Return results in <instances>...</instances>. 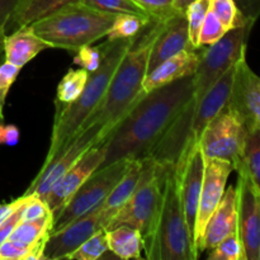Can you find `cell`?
<instances>
[{
	"label": "cell",
	"mask_w": 260,
	"mask_h": 260,
	"mask_svg": "<svg viewBox=\"0 0 260 260\" xmlns=\"http://www.w3.org/2000/svg\"><path fill=\"white\" fill-rule=\"evenodd\" d=\"M194 93V79L187 76L145 93L104 137L106 157L99 169L119 160H142L184 109Z\"/></svg>",
	"instance_id": "1"
},
{
	"label": "cell",
	"mask_w": 260,
	"mask_h": 260,
	"mask_svg": "<svg viewBox=\"0 0 260 260\" xmlns=\"http://www.w3.org/2000/svg\"><path fill=\"white\" fill-rule=\"evenodd\" d=\"M146 32L140 41H135L124 53L123 58L117 66L103 101L98 108L85 119L80 128L96 123L103 129L106 137L112 128L123 118L127 112L135 106L145 94L142 89L147 74V62L152 43L160 28V22L150 23ZM79 128V129H80Z\"/></svg>",
	"instance_id": "2"
},
{
	"label": "cell",
	"mask_w": 260,
	"mask_h": 260,
	"mask_svg": "<svg viewBox=\"0 0 260 260\" xmlns=\"http://www.w3.org/2000/svg\"><path fill=\"white\" fill-rule=\"evenodd\" d=\"M136 40L137 38L107 41L101 46L103 53L101 66L94 73L89 74V79L83 93L73 103L56 108L50 149L43 165L48 164L53 159V156L79 131L85 119L98 108L106 95L117 66Z\"/></svg>",
	"instance_id": "3"
},
{
	"label": "cell",
	"mask_w": 260,
	"mask_h": 260,
	"mask_svg": "<svg viewBox=\"0 0 260 260\" xmlns=\"http://www.w3.org/2000/svg\"><path fill=\"white\" fill-rule=\"evenodd\" d=\"M116 15L93 9L81 2L69 3L30 23L33 32L52 48L78 51L106 37Z\"/></svg>",
	"instance_id": "4"
},
{
	"label": "cell",
	"mask_w": 260,
	"mask_h": 260,
	"mask_svg": "<svg viewBox=\"0 0 260 260\" xmlns=\"http://www.w3.org/2000/svg\"><path fill=\"white\" fill-rule=\"evenodd\" d=\"M161 207L156 229L149 245L144 249L151 260H197L192 235L188 230L180 202L178 167L162 169Z\"/></svg>",
	"instance_id": "5"
},
{
	"label": "cell",
	"mask_w": 260,
	"mask_h": 260,
	"mask_svg": "<svg viewBox=\"0 0 260 260\" xmlns=\"http://www.w3.org/2000/svg\"><path fill=\"white\" fill-rule=\"evenodd\" d=\"M162 173L151 159H142V174L136 190L113 216L107 230L119 225H129L140 231L144 240V249L151 241L156 229L161 207Z\"/></svg>",
	"instance_id": "6"
},
{
	"label": "cell",
	"mask_w": 260,
	"mask_h": 260,
	"mask_svg": "<svg viewBox=\"0 0 260 260\" xmlns=\"http://www.w3.org/2000/svg\"><path fill=\"white\" fill-rule=\"evenodd\" d=\"M253 27L254 24H244L229 29L217 42L210 45V47L202 48L200 65L193 75V99L196 104L223 73L236 65V62L246 55V45Z\"/></svg>",
	"instance_id": "7"
},
{
	"label": "cell",
	"mask_w": 260,
	"mask_h": 260,
	"mask_svg": "<svg viewBox=\"0 0 260 260\" xmlns=\"http://www.w3.org/2000/svg\"><path fill=\"white\" fill-rule=\"evenodd\" d=\"M132 160H119L102 169H96L84 184L74 193L68 203L53 216L51 234L61 230L76 218L86 215L90 211L101 207L113 190L117 183L122 179L129 168Z\"/></svg>",
	"instance_id": "8"
},
{
	"label": "cell",
	"mask_w": 260,
	"mask_h": 260,
	"mask_svg": "<svg viewBox=\"0 0 260 260\" xmlns=\"http://www.w3.org/2000/svg\"><path fill=\"white\" fill-rule=\"evenodd\" d=\"M248 132L238 114L226 106L206 126L198 144L206 159L228 160L235 170L243 159Z\"/></svg>",
	"instance_id": "9"
},
{
	"label": "cell",
	"mask_w": 260,
	"mask_h": 260,
	"mask_svg": "<svg viewBox=\"0 0 260 260\" xmlns=\"http://www.w3.org/2000/svg\"><path fill=\"white\" fill-rule=\"evenodd\" d=\"M103 139V129L96 123L89 124L79 129L69 140L68 144L53 156V159L48 164L43 165L24 194H36L46 202L51 188L90 147L101 142Z\"/></svg>",
	"instance_id": "10"
},
{
	"label": "cell",
	"mask_w": 260,
	"mask_h": 260,
	"mask_svg": "<svg viewBox=\"0 0 260 260\" xmlns=\"http://www.w3.org/2000/svg\"><path fill=\"white\" fill-rule=\"evenodd\" d=\"M177 167L179 174L178 188H179L180 202H182L188 230L194 243L196 221H197L198 206H200L203 175H205V156L198 142L192 141L188 145L180 156Z\"/></svg>",
	"instance_id": "11"
},
{
	"label": "cell",
	"mask_w": 260,
	"mask_h": 260,
	"mask_svg": "<svg viewBox=\"0 0 260 260\" xmlns=\"http://www.w3.org/2000/svg\"><path fill=\"white\" fill-rule=\"evenodd\" d=\"M236 172L238 233L243 244L245 260H258L260 248V194L243 170Z\"/></svg>",
	"instance_id": "12"
},
{
	"label": "cell",
	"mask_w": 260,
	"mask_h": 260,
	"mask_svg": "<svg viewBox=\"0 0 260 260\" xmlns=\"http://www.w3.org/2000/svg\"><path fill=\"white\" fill-rule=\"evenodd\" d=\"M109 217L98 207L76 218L61 230L50 234L43 250V260L68 259L84 241L102 229L108 228Z\"/></svg>",
	"instance_id": "13"
},
{
	"label": "cell",
	"mask_w": 260,
	"mask_h": 260,
	"mask_svg": "<svg viewBox=\"0 0 260 260\" xmlns=\"http://www.w3.org/2000/svg\"><path fill=\"white\" fill-rule=\"evenodd\" d=\"M228 107L238 114L248 131L260 129V76L248 65L246 55L236 62Z\"/></svg>",
	"instance_id": "14"
},
{
	"label": "cell",
	"mask_w": 260,
	"mask_h": 260,
	"mask_svg": "<svg viewBox=\"0 0 260 260\" xmlns=\"http://www.w3.org/2000/svg\"><path fill=\"white\" fill-rule=\"evenodd\" d=\"M233 170V164L228 160L206 159L205 157V175H203L194 233V245L198 255L201 253V239H202L203 231L225 194L226 183Z\"/></svg>",
	"instance_id": "15"
},
{
	"label": "cell",
	"mask_w": 260,
	"mask_h": 260,
	"mask_svg": "<svg viewBox=\"0 0 260 260\" xmlns=\"http://www.w3.org/2000/svg\"><path fill=\"white\" fill-rule=\"evenodd\" d=\"M106 157L104 140L94 145L88 150L65 174L51 188L46 198V205L52 212V216L57 215L61 208L70 201L74 193L84 184L86 179L99 169Z\"/></svg>",
	"instance_id": "16"
},
{
	"label": "cell",
	"mask_w": 260,
	"mask_h": 260,
	"mask_svg": "<svg viewBox=\"0 0 260 260\" xmlns=\"http://www.w3.org/2000/svg\"><path fill=\"white\" fill-rule=\"evenodd\" d=\"M194 109L196 103L192 98L150 151L147 157L161 169L177 165L188 145L194 141L192 135Z\"/></svg>",
	"instance_id": "17"
},
{
	"label": "cell",
	"mask_w": 260,
	"mask_h": 260,
	"mask_svg": "<svg viewBox=\"0 0 260 260\" xmlns=\"http://www.w3.org/2000/svg\"><path fill=\"white\" fill-rule=\"evenodd\" d=\"M184 50H193L189 43L188 23L185 14H179L165 22H160L159 32L152 43L147 62V73L157 65Z\"/></svg>",
	"instance_id": "18"
},
{
	"label": "cell",
	"mask_w": 260,
	"mask_h": 260,
	"mask_svg": "<svg viewBox=\"0 0 260 260\" xmlns=\"http://www.w3.org/2000/svg\"><path fill=\"white\" fill-rule=\"evenodd\" d=\"M235 70L236 65L231 66L196 104L192 123V135L196 142H198L206 126L228 106L233 90Z\"/></svg>",
	"instance_id": "19"
},
{
	"label": "cell",
	"mask_w": 260,
	"mask_h": 260,
	"mask_svg": "<svg viewBox=\"0 0 260 260\" xmlns=\"http://www.w3.org/2000/svg\"><path fill=\"white\" fill-rule=\"evenodd\" d=\"M201 51L202 47L200 50H184L173 57L162 61L154 70L146 74V78L142 84L145 93H150L155 89L161 88L183 78L194 75L200 65Z\"/></svg>",
	"instance_id": "20"
},
{
	"label": "cell",
	"mask_w": 260,
	"mask_h": 260,
	"mask_svg": "<svg viewBox=\"0 0 260 260\" xmlns=\"http://www.w3.org/2000/svg\"><path fill=\"white\" fill-rule=\"evenodd\" d=\"M238 231V207H236V188L229 187L222 200L208 220L201 239L200 251L211 250L226 236Z\"/></svg>",
	"instance_id": "21"
},
{
	"label": "cell",
	"mask_w": 260,
	"mask_h": 260,
	"mask_svg": "<svg viewBox=\"0 0 260 260\" xmlns=\"http://www.w3.org/2000/svg\"><path fill=\"white\" fill-rule=\"evenodd\" d=\"M5 61L22 69L46 48H52L46 41L33 32L30 25L15 29L3 38Z\"/></svg>",
	"instance_id": "22"
},
{
	"label": "cell",
	"mask_w": 260,
	"mask_h": 260,
	"mask_svg": "<svg viewBox=\"0 0 260 260\" xmlns=\"http://www.w3.org/2000/svg\"><path fill=\"white\" fill-rule=\"evenodd\" d=\"M142 174V160H132L129 168L122 179L117 183L116 187L113 188L107 200L104 201L102 208L104 213L109 217V220L113 218V216L121 210L122 206L132 197V194L136 190L139 185L140 179ZM111 222V221H109Z\"/></svg>",
	"instance_id": "23"
},
{
	"label": "cell",
	"mask_w": 260,
	"mask_h": 260,
	"mask_svg": "<svg viewBox=\"0 0 260 260\" xmlns=\"http://www.w3.org/2000/svg\"><path fill=\"white\" fill-rule=\"evenodd\" d=\"M108 249L119 259H141L144 240L137 229L129 225H119L107 230Z\"/></svg>",
	"instance_id": "24"
},
{
	"label": "cell",
	"mask_w": 260,
	"mask_h": 260,
	"mask_svg": "<svg viewBox=\"0 0 260 260\" xmlns=\"http://www.w3.org/2000/svg\"><path fill=\"white\" fill-rule=\"evenodd\" d=\"M74 2H79V0H24L10 17L9 22L7 23V27H5V32L12 28L18 29L24 25H29L30 23L46 17L69 3Z\"/></svg>",
	"instance_id": "25"
},
{
	"label": "cell",
	"mask_w": 260,
	"mask_h": 260,
	"mask_svg": "<svg viewBox=\"0 0 260 260\" xmlns=\"http://www.w3.org/2000/svg\"><path fill=\"white\" fill-rule=\"evenodd\" d=\"M52 212L36 220L22 221L9 236V240L28 246H35L38 244L46 245L52 230Z\"/></svg>",
	"instance_id": "26"
},
{
	"label": "cell",
	"mask_w": 260,
	"mask_h": 260,
	"mask_svg": "<svg viewBox=\"0 0 260 260\" xmlns=\"http://www.w3.org/2000/svg\"><path fill=\"white\" fill-rule=\"evenodd\" d=\"M88 79L89 73L85 69L69 70L56 89V108H61L75 102L83 93Z\"/></svg>",
	"instance_id": "27"
},
{
	"label": "cell",
	"mask_w": 260,
	"mask_h": 260,
	"mask_svg": "<svg viewBox=\"0 0 260 260\" xmlns=\"http://www.w3.org/2000/svg\"><path fill=\"white\" fill-rule=\"evenodd\" d=\"M235 170H243L260 194V129L248 132L243 159Z\"/></svg>",
	"instance_id": "28"
},
{
	"label": "cell",
	"mask_w": 260,
	"mask_h": 260,
	"mask_svg": "<svg viewBox=\"0 0 260 260\" xmlns=\"http://www.w3.org/2000/svg\"><path fill=\"white\" fill-rule=\"evenodd\" d=\"M152 20L150 18L140 17L135 14H118L116 15L113 25L107 33L106 37L108 41L116 40H135L139 38L147 25H150Z\"/></svg>",
	"instance_id": "29"
},
{
	"label": "cell",
	"mask_w": 260,
	"mask_h": 260,
	"mask_svg": "<svg viewBox=\"0 0 260 260\" xmlns=\"http://www.w3.org/2000/svg\"><path fill=\"white\" fill-rule=\"evenodd\" d=\"M208 10H210V0H194L185 9L189 43L193 50H200L201 48L200 33Z\"/></svg>",
	"instance_id": "30"
},
{
	"label": "cell",
	"mask_w": 260,
	"mask_h": 260,
	"mask_svg": "<svg viewBox=\"0 0 260 260\" xmlns=\"http://www.w3.org/2000/svg\"><path fill=\"white\" fill-rule=\"evenodd\" d=\"M108 241H107V230L96 231L94 235L86 241H84L71 255H69L68 259H76V260H98L103 258L104 254L108 251Z\"/></svg>",
	"instance_id": "31"
},
{
	"label": "cell",
	"mask_w": 260,
	"mask_h": 260,
	"mask_svg": "<svg viewBox=\"0 0 260 260\" xmlns=\"http://www.w3.org/2000/svg\"><path fill=\"white\" fill-rule=\"evenodd\" d=\"M45 245H23L8 239L0 245V260H42Z\"/></svg>",
	"instance_id": "32"
},
{
	"label": "cell",
	"mask_w": 260,
	"mask_h": 260,
	"mask_svg": "<svg viewBox=\"0 0 260 260\" xmlns=\"http://www.w3.org/2000/svg\"><path fill=\"white\" fill-rule=\"evenodd\" d=\"M154 22H165L179 14H184L175 7V0H132Z\"/></svg>",
	"instance_id": "33"
},
{
	"label": "cell",
	"mask_w": 260,
	"mask_h": 260,
	"mask_svg": "<svg viewBox=\"0 0 260 260\" xmlns=\"http://www.w3.org/2000/svg\"><path fill=\"white\" fill-rule=\"evenodd\" d=\"M93 9L101 10L111 14H135L140 17L150 18L136 3L132 0H79Z\"/></svg>",
	"instance_id": "34"
},
{
	"label": "cell",
	"mask_w": 260,
	"mask_h": 260,
	"mask_svg": "<svg viewBox=\"0 0 260 260\" xmlns=\"http://www.w3.org/2000/svg\"><path fill=\"white\" fill-rule=\"evenodd\" d=\"M211 260H245L244 256L243 244H241L240 236L238 231L233 233L231 235L226 236L221 243L213 249L208 255Z\"/></svg>",
	"instance_id": "35"
},
{
	"label": "cell",
	"mask_w": 260,
	"mask_h": 260,
	"mask_svg": "<svg viewBox=\"0 0 260 260\" xmlns=\"http://www.w3.org/2000/svg\"><path fill=\"white\" fill-rule=\"evenodd\" d=\"M210 10L228 30L238 27V8L234 0H210Z\"/></svg>",
	"instance_id": "36"
},
{
	"label": "cell",
	"mask_w": 260,
	"mask_h": 260,
	"mask_svg": "<svg viewBox=\"0 0 260 260\" xmlns=\"http://www.w3.org/2000/svg\"><path fill=\"white\" fill-rule=\"evenodd\" d=\"M228 32L222 23L217 19L215 14L211 10H208L207 15L205 18L202 28L200 33V45L201 47L203 46H210L217 42L220 38L223 37V35Z\"/></svg>",
	"instance_id": "37"
},
{
	"label": "cell",
	"mask_w": 260,
	"mask_h": 260,
	"mask_svg": "<svg viewBox=\"0 0 260 260\" xmlns=\"http://www.w3.org/2000/svg\"><path fill=\"white\" fill-rule=\"evenodd\" d=\"M102 57H103V53H102L101 46L99 47H90V45L84 46L80 50L76 51L74 63L81 66L90 74L101 66Z\"/></svg>",
	"instance_id": "38"
},
{
	"label": "cell",
	"mask_w": 260,
	"mask_h": 260,
	"mask_svg": "<svg viewBox=\"0 0 260 260\" xmlns=\"http://www.w3.org/2000/svg\"><path fill=\"white\" fill-rule=\"evenodd\" d=\"M238 8V27L255 24L260 17V0H234Z\"/></svg>",
	"instance_id": "39"
},
{
	"label": "cell",
	"mask_w": 260,
	"mask_h": 260,
	"mask_svg": "<svg viewBox=\"0 0 260 260\" xmlns=\"http://www.w3.org/2000/svg\"><path fill=\"white\" fill-rule=\"evenodd\" d=\"M20 68L13 65V63L5 61L4 63L0 65V108H4L5 98H7L8 93H9L10 86L18 78Z\"/></svg>",
	"instance_id": "40"
},
{
	"label": "cell",
	"mask_w": 260,
	"mask_h": 260,
	"mask_svg": "<svg viewBox=\"0 0 260 260\" xmlns=\"http://www.w3.org/2000/svg\"><path fill=\"white\" fill-rule=\"evenodd\" d=\"M28 196L27 200L9 216V217L5 218L2 223H0V245H2L4 241H7L9 239V236L12 235L13 231L15 230L18 225L23 221V212H24V208L27 206V203L29 202L30 198H32L33 194H25Z\"/></svg>",
	"instance_id": "41"
},
{
	"label": "cell",
	"mask_w": 260,
	"mask_h": 260,
	"mask_svg": "<svg viewBox=\"0 0 260 260\" xmlns=\"http://www.w3.org/2000/svg\"><path fill=\"white\" fill-rule=\"evenodd\" d=\"M50 212L51 211L48 210L45 201H42L41 198H38L37 196L33 194L30 201L27 203V206H25L24 208V212H23V221L36 220V218L43 217V216L47 215V213Z\"/></svg>",
	"instance_id": "42"
},
{
	"label": "cell",
	"mask_w": 260,
	"mask_h": 260,
	"mask_svg": "<svg viewBox=\"0 0 260 260\" xmlns=\"http://www.w3.org/2000/svg\"><path fill=\"white\" fill-rule=\"evenodd\" d=\"M24 0H0V40L5 36V27L10 17Z\"/></svg>",
	"instance_id": "43"
},
{
	"label": "cell",
	"mask_w": 260,
	"mask_h": 260,
	"mask_svg": "<svg viewBox=\"0 0 260 260\" xmlns=\"http://www.w3.org/2000/svg\"><path fill=\"white\" fill-rule=\"evenodd\" d=\"M19 141V129L14 124H3L0 122V145H17Z\"/></svg>",
	"instance_id": "44"
},
{
	"label": "cell",
	"mask_w": 260,
	"mask_h": 260,
	"mask_svg": "<svg viewBox=\"0 0 260 260\" xmlns=\"http://www.w3.org/2000/svg\"><path fill=\"white\" fill-rule=\"evenodd\" d=\"M27 198H28V196L24 194L23 197L18 198V200L13 201V202L5 203V205H0V223H2L5 218L9 217V216L12 215V213L14 212V211L17 210V208L19 207V206L22 205L25 200H27Z\"/></svg>",
	"instance_id": "45"
},
{
	"label": "cell",
	"mask_w": 260,
	"mask_h": 260,
	"mask_svg": "<svg viewBox=\"0 0 260 260\" xmlns=\"http://www.w3.org/2000/svg\"><path fill=\"white\" fill-rule=\"evenodd\" d=\"M193 2H194V0H175V7L185 14V9H187V8L189 7V4H192Z\"/></svg>",
	"instance_id": "46"
},
{
	"label": "cell",
	"mask_w": 260,
	"mask_h": 260,
	"mask_svg": "<svg viewBox=\"0 0 260 260\" xmlns=\"http://www.w3.org/2000/svg\"><path fill=\"white\" fill-rule=\"evenodd\" d=\"M3 121V109L0 108V122Z\"/></svg>",
	"instance_id": "47"
},
{
	"label": "cell",
	"mask_w": 260,
	"mask_h": 260,
	"mask_svg": "<svg viewBox=\"0 0 260 260\" xmlns=\"http://www.w3.org/2000/svg\"><path fill=\"white\" fill-rule=\"evenodd\" d=\"M258 260H260V248H259V254H258Z\"/></svg>",
	"instance_id": "48"
},
{
	"label": "cell",
	"mask_w": 260,
	"mask_h": 260,
	"mask_svg": "<svg viewBox=\"0 0 260 260\" xmlns=\"http://www.w3.org/2000/svg\"><path fill=\"white\" fill-rule=\"evenodd\" d=\"M0 42H3V40H0Z\"/></svg>",
	"instance_id": "49"
}]
</instances>
